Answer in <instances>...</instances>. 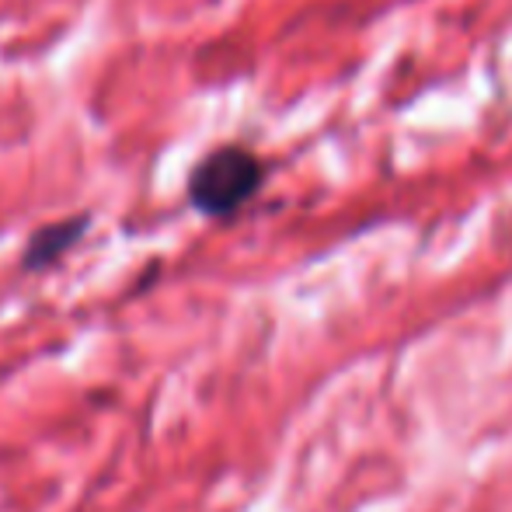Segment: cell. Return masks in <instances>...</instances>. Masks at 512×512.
Returning <instances> with one entry per match:
<instances>
[{
	"instance_id": "6da1fadb",
	"label": "cell",
	"mask_w": 512,
	"mask_h": 512,
	"mask_svg": "<svg viewBox=\"0 0 512 512\" xmlns=\"http://www.w3.org/2000/svg\"><path fill=\"white\" fill-rule=\"evenodd\" d=\"M265 168L251 150L220 147L199 161L189 178V199L206 216H230L262 189Z\"/></svg>"
},
{
	"instance_id": "7a4b0ae2",
	"label": "cell",
	"mask_w": 512,
	"mask_h": 512,
	"mask_svg": "<svg viewBox=\"0 0 512 512\" xmlns=\"http://www.w3.org/2000/svg\"><path fill=\"white\" fill-rule=\"evenodd\" d=\"M84 227H88V220L81 216V220H63V223H53V227L35 230L25 248V269H42V265L56 262V258L84 234Z\"/></svg>"
}]
</instances>
